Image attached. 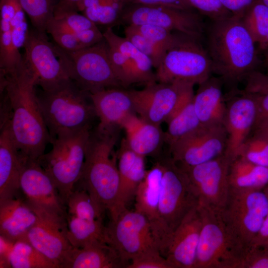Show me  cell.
I'll use <instances>...</instances> for the list:
<instances>
[{
	"label": "cell",
	"instance_id": "53",
	"mask_svg": "<svg viewBox=\"0 0 268 268\" xmlns=\"http://www.w3.org/2000/svg\"><path fill=\"white\" fill-rule=\"evenodd\" d=\"M80 0H60L55 12V18H59L64 15L76 12V5Z\"/></svg>",
	"mask_w": 268,
	"mask_h": 268
},
{
	"label": "cell",
	"instance_id": "2",
	"mask_svg": "<svg viewBox=\"0 0 268 268\" xmlns=\"http://www.w3.org/2000/svg\"><path fill=\"white\" fill-rule=\"evenodd\" d=\"M255 44L241 18L232 16L212 21L206 32V49L212 73L228 84L245 79L258 64Z\"/></svg>",
	"mask_w": 268,
	"mask_h": 268
},
{
	"label": "cell",
	"instance_id": "29",
	"mask_svg": "<svg viewBox=\"0 0 268 268\" xmlns=\"http://www.w3.org/2000/svg\"><path fill=\"white\" fill-rule=\"evenodd\" d=\"M103 35L109 45L117 48L127 58L131 67L134 83H141L146 85L157 81L155 73L152 71V62L147 56L125 37L116 34L112 27H107Z\"/></svg>",
	"mask_w": 268,
	"mask_h": 268
},
{
	"label": "cell",
	"instance_id": "55",
	"mask_svg": "<svg viewBox=\"0 0 268 268\" xmlns=\"http://www.w3.org/2000/svg\"><path fill=\"white\" fill-rule=\"evenodd\" d=\"M254 129L258 130L268 135V119L262 121L256 124Z\"/></svg>",
	"mask_w": 268,
	"mask_h": 268
},
{
	"label": "cell",
	"instance_id": "11",
	"mask_svg": "<svg viewBox=\"0 0 268 268\" xmlns=\"http://www.w3.org/2000/svg\"><path fill=\"white\" fill-rule=\"evenodd\" d=\"M199 206L202 224L194 268H239L241 255L219 213Z\"/></svg>",
	"mask_w": 268,
	"mask_h": 268
},
{
	"label": "cell",
	"instance_id": "46",
	"mask_svg": "<svg viewBox=\"0 0 268 268\" xmlns=\"http://www.w3.org/2000/svg\"><path fill=\"white\" fill-rule=\"evenodd\" d=\"M126 268H173L158 250L145 252L134 258Z\"/></svg>",
	"mask_w": 268,
	"mask_h": 268
},
{
	"label": "cell",
	"instance_id": "36",
	"mask_svg": "<svg viewBox=\"0 0 268 268\" xmlns=\"http://www.w3.org/2000/svg\"><path fill=\"white\" fill-rule=\"evenodd\" d=\"M244 80L246 84L244 90L253 97L257 105L256 125L268 119V75L255 70Z\"/></svg>",
	"mask_w": 268,
	"mask_h": 268
},
{
	"label": "cell",
	"instance_id": "7",
	"mask_svg": "<svg viewBox=\"0 0 268 268\" xmlns=\"http://www.w3.org/2000/svg\"><path fill=\"white\" fill-rule=\"evenodd\" d=\"M172 44L165 51L155 73L161 83L186 82L200 84L211 76L212 64L201 42L173 32Z\"/></svg>",
	"mask_w": 268,
	"mask_h": 268
},
{
	"label": "cell",
	"instance_id": "51",
	"mask_svg": "<svg viewBox=\"0 0 268 268\" xmlns=\"http://www.w3.org/2000/svg\"><path fill=\"white\" fill-rule=\"evenodd\" d=\"M264 189L268 195V186ZM249 247H257L268 250V213L259 233Z\"/></svg>",
	"mask_w": 268,
	"mask_h": 268
},
{
	"label": "cell",
	"instance_id": "26",
	"mask_svg": "<svg viewBox=\"0 0 268 268\" xmlns=\"http://www.w3.org/2000/svg\"><path fill=\"white\" fill-rule=\"evenodd\" d=\"M160 126L144 120L135 113L124 122L121 128L125 132V139L128 147L145 157L157 152L165 141V133Z\"/></svg>",
	"mask_w": 268,
	"mask_h": 268
},
{
	"label": "cell",
	"instance_id": "43",
	"mask_svg": "<svg viewBox=\"0 0 268 268\" xmlns=\"http://www.w3.org/2000/svg\"><path fill=\"white\" fill-rule=\"evenodd\" d=\"M194 9L201 15L216 21L232 17L233 14L222 4L220 0H188Z\"/></svg>",
	"mask_w": 268,
	"mask_h": 268
},
{
	"label": "cell",
	"instance_id": "32",
	"mask_svg": "<svg viewBox=\"0 0 268 268\" xmlns=\"http://www.w3.org/2000/svg\"><path fill=\"white\" fill-rule=\"evenodd\" d=\"M66 219L67 237L72 247L80 248L98 242L107 243L106 226L102 220L89 221L67 214Z\"/></svg>",
	"mask_w": 268,
	"mask_h": 268
},
{
	"label": "cell",
	"instance_id": "6",
	"mask_svg": "<svg viewBox=\"0 0 268 268\" xmlns=\"http://www.w3.org/2000/svg\"><path fill=\"white\" fill-rule=\"evenodd\" d=\"M91 131L88 127L54 138L51 150L38 160L55 183L66 205L81 178Z\"/></svg>",
	"mask_w": 268,
	"mask_h": 268
},
{
	"label": "cell",
	"instance_id": "27",
	"mask_svg": "<svg viewBox=\"0 0 268 268\" xmlns=\"http://www.w3.org/2000/svg\"><path fill=\"white\" fill-rule=\"evenodd\" d=\"M220 78L211 76L199 84L193 105L201 125L223 124L226 109Z\"/></svg>",
	"mask_w": 268,
	"mask_h": 268
},
{
	"label": "cell",
	"instance_id": "34",
	"mask_svg": "<svg viewBox=\"0 0 268 268\" xmlns=\"http://www.w3.org/2000/svg\"><path fill=\"white\" fill-rule=\"evenodd\" d=\"M67 214L89 220H102L104 212L89 193L76 184L66 202Z\"/></svg>",
	"mask_w": 268,
	"mask_h": 268
},
{
	"label": "cell",
	"instance_id": "13",
	"mask_svg": "<svg viewBox=\"0 0 268 268\" xmlns=\"http://www.w3.org/2000/svg\"><path fill=\"white\" fill-rule=\"evenodd\" d=\"M227 142L223 124L201 125L170 147V158L181 168L194 166L224 154Z\"/></svg>",
	"mask_w": 268,
	"mask_h": 268
},
{
	"label": "cell",
	"instance_id": "3",
	"mask_svg": "<svg viewBox=\"0 0 268 268\" xmlns=\"http://www.w3.org/2000/svg\"><path fill=\"white\" fill-rule=\"evenodd\" d=\"M117 131H91L82 175L77 184L89 193L103 212L110 217L116 209L120 178L117 152L115 150Z\"/></svg>",
	"mask_w": 268,
	"mask_h": 268
},
{
	"label": "cell",
	"instance_id": "19",
	"mask_svg": "<svg viewBox=\"0 0 268 268\" xmlns=\"http://www.w3.org/2000/svg\"><path fill=\"white\" fill-rule=\"evenodd\" d=\"M257 108L253 97L244 90L226 102L223 126L227 134L225 154L231 161L252 132L257 122Z\"/></svg>",
	"mask_w": 268,
	"mask_h": 268
},
{
	"label": "cell",
	"instance_id": "40",
	"mask_svg": "<svg viewBox=\"0 0 268 268\" xmlns=\"http://www.w3.org/2000/svg\"><path fill=\"white\" fill-rule=\"evenodd\" d=\"M96 26H97L83 14L72 12L59 18H53L48 23L46 32L77 33Z\"/></svg>",
	"mask_w": 268,
	"mask_h": 268
},
{
	"label": "cell",
	"instance_id": "4",
	"mask_svg": "<svg viewBox=\"0 0 268 268\" xmlns=\"http://www.w3.org/2000/svg\"><path fill=\"white\" fill-rule=\"evenodd\" d=\"M37 94L51 141L91 127L96 117L89 93L71 79Z\"/></svg>",
	"mask_w": 268,
	"mask_h": 268
},
{
	"label": "cell",
	"instance_id": "25",
	"mask_svg": "<svg viewBox=\"0 0 268 268\" xmlns=\"http://www.w3.org/2000/svg\"><path fill=\"white\" fill-rule=\"evenodd\" d=\"M38 219L34 208L19 196L0 203V235L11 241L26 239Z\"/></svg>",
	"mask_w": 268,
	"mask_h": 268
},
{
	"label": "cell",
	"instance_id": "41",
	"mask_svg": "<svg viewBox=\"0 0 268 268\" xmlns=\"http://www.w3.org/2000/svg\"><path fill=\"white\" fill-rule=\"evenodd\" d=\"M125 37L135 48L147 56L153 66L156 68L159 65L164 53L141 34L134 25H126Z\"/></svg>",
	"mask_w": 268,
	"mask_h": 268
},
{
	"label": "cell",
	"instance_id": "35",
	"mask_svg": "<svg viewBox=\"0 0 268 268\" xmlns=\"http://www.w3.org/2000/svg\"><path fill=\"white\" fill-rule=\"evenodd\" d=\"M34 28L46 32L60 0H19Z\"/></svg>",
	"mask_w": 268,
	"mask_h": 268
},
{
	"label": "cell",
	"instance_id": "38",
	"mask_svg": "<svg viewBox=\"0 0 268 268\" xmlns=\"http://www.w3.org/2000/svg\"><path fill=\"white\" fill-rule=\"evenodd\" d=\"M238 156L268 168V135L254 129L241 146Z\"/></svg>",
	"mask_w": 268,
	"mask_h": 268
},
{
	"label": "cell",
	"instance_id": "57",
	"mask_svg": "<svg viewBox=\"0 0 268 268\" xmlns=\"http://www.w3.org/2000/svg\"><path fill=\"white\" fill-rule=\"evenodd\" d=\"M265 52V63L268 65V49H267Z\"/></svg>",
	"mask_w": 268,
	"mask_h": 268
},
{
	"label": "cell",
	"instance_id": "14",
	"mask_svg": "<svg viewBox=\"0 0 268 268\" xmlns=\"http://www.w3.org/2000/svg\"><path fill=\"white\" fill-rule=\"evenodd\" d=\"M231 160L225 154L194 166L181 168L188 175L199 205L216 212L223 208L230 191Z\"/></svg>",
	"mask_w": 268,
	"mask_h": 268
},
{
	"label": "cell",
	"instance_id": "48",
	"mask_svg": "<svg viewBox=\"0 0 268 268\" xmlns=\"http://www.w3.org/2000/svg\"><path fill=\"white\" fill-rule=\"evenodd\" d=\"M58 46L68 51H75L85 48L78 40L76 33L54 32L50 34Z\"/></svg>",
	"mask_w": 268,
	"mask_h": 268
},
{
	"label": "cell",
	"instance_id": "5",
	"mask_svg": "<svg viewBox=\"0 0 268 268\" xmlns=\"http://www.w3.org/2000/svg\"><path fill=\"white\" fill-rule=\"evenodd\" d=\"M219 213L242 259L268 213V195L264 189L238 190L230 188L227 201Z\"/></svg>",
	"mask_w": 268,
	"mask_h": 268
},
{
	"label": "cell",
	"instance_id": "59",
	"mask_svg": "<svg viewBox=\"0 0 268 268\" xmlns=\"http://www.w3.org/2000/svg\"></svg>",
	"mask_w": 268,
	"mask_h": 268
},
{
	"label": "cell",
	"instance_id": "17",
	"mask_svg": "<svg viewBox=\"0 0 268 268\" xmlns=\"http://www.w3.org/2000/svg\"><path fill=\"white\" fill-rule=\"evenodd\" d=\"M22 156L20 189L33 207L67 216L66 205L50 176L38 160Z\"/></svg>",
	"mask_w": 268,
	"mask_h": 268
},
{
	"label": "cell",
	"instance_id": "37",
	"mask_svg": "<svg viewBox=\"0 0 268 268\" xmlns=\"http://www.w3.org/2000/svg\"><path fill=\"white\" fill-rule=\"evenodd\" d=\"M242 23L258 44L268 35V6L256 0L241 18Z\"/></svg>",
	"mask_w": 268,
	"mask_h": 268
},
{
	"label": "cell",
	"instance_id": "12",
	"mask_svg": "<svg viewBox=\"0 0 268 268\" xmlns=\"http://www.w3.org/2000/svg\"><path fill=\"white\" fill-rule=\"evenodd\" d=\"M201 15L196 10L159 5L127 4L123 10L119 22L126 25L158 26L201 41L205 34V26Z\"/></svg>",
	"mask_w": 268,
	"mask_h": 268
},
{
	"label": "cell",
	"instance_id": "42",
	"mask_svg": "<svg viewBox=\"0 0 268 268\" xmlns=\"http://www.w3.org/2000/svg\"><path fill=\"white\" fill-rule=\"evenodd\" d=\"M108 45L110 61L122 87L126 88L134 84L131 67L127 58L117 48Z\"/></svg>",
	"mask_w": 268,
	"mask_h": 268
},
{
	"label": "cell",
	"instance_id": "10",
	"mask_svg": "<svg viewBox=\"0 0 268 268\" xmlns=\"http://www.w3.org/2000/svg\"><path fill=\"white\" fill-rule=\"evenodd\" d=\"M162 162L159 211L169 238L186 214L199 204V200L185 171L171 158Z\"/></svg>",
	"mask_w": 268,
	"mask_h": 268
},
{
	"label": "cell",
	"instance_id": "58",
	"mask_svg": "<svg viewBox=\"0 0 268 268\" xmlns=\"http://www.w3.org/2000/svg\"><path fill=\"white\" fill-rule=\"evenodd\" d=\"M261 1H262L263 3H264L265 5H266L267 6H268V0H260Z\"/></svg>",
	"mask_w": 268,
	"mask_h": 268
},
{
	"label": "cell",
	"instance_id": "18",
	"mask_svg": "<svg viewBox=\"0 0 268 268\" xmlns=\"http://www.w3.org/2000/svg\"><path fill=\"white\" fill-rule=\"evenodd\" d=\"M33 208L38 219L29 231L26 239L57 268H60L72 248L67 237L66 216Z\"/></svg>",
	"mask_w": 268,
	"mask_h": 268
},
{
	"label": "cell",
	"instance_id": "49",
	"mask_svg": "<svg viewBox=\"0 0 268 268\" xmlns=\"http://www.w3.org/2000/svg\"><path fill=\"white\" fill-rule=\"evenodd\" d=\"M125 5H159L188 10H196L188 0H124Z\"/></svg>",
	"mask_w": 268,
	"mask_h": 268
},
{
	"label": "cell",
	"instance_id": "22",
	"mask_svg": "<svg viewBox=\"0 0 268 268\" xmlns=\"http://www.w3.org/2000/svg\"><path fill=\"white\" fill-rule=\"evenodd\" d=\"M90 96L99 120L97 128L101 130L118 131L130 115L136 114L129 90L107 88L90 94Z\"/></svg>",
	"mask_w": 268,
	"mask_h": 268
},
{
	"label": "cell",
	"instance_id": "56",
	"mask_svg": "<svg viewBox=\"0 0 268 268\" xmlns=\"http://www.w3.org/2000/svg\"><path fill=\"white\" fill-rule=\"evenodd\" d=\"M259 46L261 50L265 51L268 49V35L261 43L259 44Z\"/></svg>",
	"mask_w": 268,
	"mask_h": 268
},
{
	"label": "cell",
	"instance_id": "31",
	"mask_svg": "<svg viewBox=\"0 0 268 268\" xmlns=\"http://www.w3.org/2000/svg\"><path fill=\"white\" fill-rule=\"evenodd\" d=\"M194 89L190 90L166 122L167 128L164 133L165 141L169 147L201 125L194 108Z\"/></svg>",
	"mask_w": 268,
	"mask_h": 268
},
{
	"label": "cell",
	"instance_id": "15",
	"mask_svg": "<svg viewBox=\"0 0 268 268\" xmlns=\"http://www.w3.org/2000/svg\"><path fill=\"white\" fill-rule=\"evenodd\" d=\"M46 32L30 29L23 48V60L42 90L52 88L70 78L60 59L55 43L50 42Z\"/></svg>",
	"mask_w": 268,
	"mask_h": 268
},
{
	"label": "cell",
	"instance_id": "20",
	"mask_svg": "<svg viewBox=\"0 0 268 268\" xmlns=\"http://www.w3.org/2000/svg\"><path fill=\"white\" fill-rule=\"evenodd\" d=\"M201 224L198 204L173 231L161 252L173 268H194Z\"/></svg>",
	"mask_w": 268,
	"mask_h": 268
},
{
	"label": "cell",
	"instance_id": "45",
	"mask_svg": "<svg viewBox=\"0 0 268 268\" xmlns=\"http://www.w3.org/2000/svg\"><path fill=\"white\" fill-rule=\"evenodd\" d=\"M25 14L20 4L10 20L13 45L18 52L23 48L29 30Z\"/></svg>",
	"mask_w": 268,
	"mask_h": 268
},
{
	"label": "cell",
	"instance_id": "44",
	"mask_svg": "<svg viewBox=\"0 0 268 268\" xmlns=\"http://www.w3.org/2000/svg\"><path fill=\"white\" fill-rule=\"evenodd\" d=\"M135 26L141 34L162 51L164 54L173 42V32L153 25L143 24Z\"/></svg>",
	"mask_w": 268,
	"mask_h": 268
},
{
	"label": "cell",
	"instance_id": "24",
	"mask_svg": "<svg viewBox=\"0 0 268 268\" xmlns=\"http://www.w3.org/2000/svg\"><path fill=\"white\" fill-rule=\"evenodd\" d=\"M22 160L7 127L0 124V203L19 196Z\"/></svg>",
	"mask_w": 268,
	"mask_h": 268
},
{
	"label": "cell",
	"instance_id": "28",
	"mask_svg": "<svg viewBox=\"0 0 268 268\" xmlns=\"http://www.w3.org/2000/svg\"><path fill=\"white\" fill-rule=\"evenodd\" d=\"M124 265L115 249L106 242L72 247L60 268H119Z\"/></svg>",
	"mask_w": 268,
	"mask_h": 268
},
{
	"label": "cell",
	"instance_id": "50",
	"mask_svg": "<svg viewBox=\"0 0 268 268\" xmlns=\"http://www.w3.org/2000/svg\"><path fill=\"white\" fill-rule=\"evenodd\" d=\"M233 16L242 18L256 0H220Z\"/></svg>",
	"mask_w": 268,
	"mask_h": 268
},
{
	"label": "cell",
	"instance_id": "21",
	"mask_svg": "<svg viewBox=\"0 0 268 268\" xmlns=\"http://www.w3.org/2000/svg\"><path fill=\"white\" fill-rule=\"evenodd\" d=\"M162 175V162L158 161L147 170L134 197V210L149 220L160 252L169 238L162 225L159 211Z\"/></svg>",
	"mask_w": 268,
	"mask_h": 268
},
{
	"label": "cell",
	"instance_id": "39",
	"mask_svg": "<svg viewBox=\"0 0 268 268\" xmlns=\"http://www.w3.org/2000/svg\"><path fill=\"white\" fill-rule=\"evenodd\" d=\"M125 6L124 0H107L100 6L87 8L82 12L96 25L111 27L119 22Z\"/></svg>",
	"mask_w": 268,
	"mask_h": 268
},
{
	"label": "cell",
	"instance_id": "33",
	"mask_svg": "<svg viewBox=\"0 0 268 268\" xmlns=\"http://www.w3.org/2000/svg\"><path fill=\"white\" fill-rule=\"evenodd\" d=\"M8 263L12 268H57L26 239L13 242Z\"/></svg>",
	"mask_w": 268,
	"mask_h": 268
},
{
	"label": "cell",
	"instance_id": "47",
	"mask_svg": "<svg viewBox=\"0 0 268 268\" xmlns=\"http://www.w3.org/2000/svg\"><path fill=\"white\" fill-rule=\"evenodd\" d=\"M239 268H268V250L249 247L241 260Z\"/></svg>",
	"mask_w": 268,
	"mask_h": 268
},
{
	"label": "cell",
	"instance_id": "30",
	"mask_svg": "<svg viewBox=\"0 0 268 268\" xmlns=\"http://www.w3.org/2000/svg\"><path fill=\"white\" fill-rule=\"evenodd\" d=\"M229 183L234 189H264L268 186V168L238 156L230 162Z\"/></svg>",
	"mask_w": 268,
	"mask_h": 268
},
{
	"label": "cell",
	"instance_id": "54",
	"mask_svg": "<svg viewBox=\"0 0 268 268\" xmlns=\"http://www.w3.org/2000/svg\"><path fill=\"white\" fill-rule=\"evenodd\" d=\"M107 0H80L76 4V12H82L84 10L91 7H97L102 4Z\"/></svg>",
	"mask_w": 268,
	"mask_h": 268
},
{
	"label": "cell",
	"instance_id": "52",
	"mask_svg": "<svg viewBox=\"0 0 268 268\" xmlns=\"http://www.w3.org/2000/svg\"><path fill=\"white\" fill-rule=\"evenodd\" d=\"M11 241L0 235V268H9L8 263L9 253L12 244Z\"/></svg>",
	"mask_w": 268,
	"mask_h": 268
},
{
	"label": "cell",
	"instance_id": "9",
	"mask_svg": "<svg viewBox=\"0 0 268 268\" xmlns=\"http://www.w3.org/2000/svg\"><path fill=\"white\" fill-rule=\"evenodd\" d=\"M106 232L108 243L117 252L125 268L134 258L159 250L149 220L135 210L126 208L111 218Z\"/></svg>",
	"mask_w": 268,
	"mask_h": 268
},
{
	"label": "cell",
	"instance_id": "16",
	"mask_svg": "<svg viewBox=\"0 0 268 268\" xmlns=\"http://www.w3.org/2000/svg\"><path fill=\"white\" fill-rule=\"evenodd\" d=\"M195 84L186 82H154L139 90H130L135 113L140 118L160 125L166 122Z\"/></svg>",
	"mask_w": 268,
	"mask_h": 268
},
{
	"label": "cell",
	"instance_id": "23",
	"mask_svg": "<svg viewBox=\"0 0 268 268\" xmlns=\"http://www.w3.org/2000/svg\"><path fill=\"white\" fill-rule=\"evenodd\" d=\"M144 158L131 150L125 139L122 140L117 152L120 178L118 201L116 211L111 218L127 208L129 202L134 198L137 189L146 173Z\"/></svg>",
	"mask_w": 268,
	"mask_h": 268
},
{
	"label": "cell",
	"instance_id": "8",
	"mask_svg": "<svg viewBox=\"0 0 268 268\" xmlns=\"http://www.w3.org/2000/svg\"><path fill=\"white\" fill-rule=\"evenodd\" d=\"M55 45L70 78L81 89L90 94L107 88L123 87L112 67L109 45L105 39L75 51H66Z\"/></svg>",
	"mask_w": 268,
	"mask_h": 268
},
{
	"label": "cell",
	"instance_id": "1",
	"mask_svg": "<svg viewBox=\"0 0 268 268\" xmlns=\"http://www.w3.org/2000/svg\"><path fill=\"white\" fill-rule=\"evenodd\" d=\"M36 80L23 58L14 70L0 73V124L7 128L23 157L38 160L51 138L36 91Z\"/></svg>",
	"mask_w": 268,
	"mask_h": 268
}]
</instances>
